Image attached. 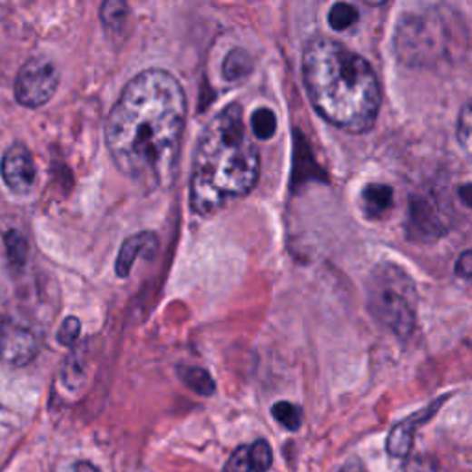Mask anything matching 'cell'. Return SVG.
I'll use <instances>...</instances> for the list:
<instances>
[{
  "mask_svg": "<svg viewBox=\"0 0 472 472\" xmlns=\"http://www.w3.org/2000/svg\"><path fill=\"white\" fill-rule=\"evenodd\" d=\"M187 124L185 91L172 73L132 78L109 111L105 143L113 162L144 192L173 185Z\"/></svg>",
  "mask_w": 472,
  "mask_h": 472,
  "instance_id": "obj_1",
  "label": "cell"
},
{
  "mask_svg": "<svg viewBox=\"0 0 472 472\" xmlns=\"http://www.w3.org/2000/svg\"><path fill=\"white\" fill-rule=\"evenodd\" d=\"M303 82L314 109L347 133L369 132L382 91L366 59L330 37H314L303 50Z\"/></svg>",
  "mask_w": 472,
  "mask_h": 472,
  "instance_id": "obj_2",
  "label": "cell"
},
{
  "mask_svg": "<svg viewBox=\"0 0 472 472\" xmlns=\"http://www.w3.org/2000/svg\"><path fill=\"white\" fill-rule=\"evenodd\" d=\"M261 153L248 137L239 103L223 107L203 128L191 173V209L212 216L259 183Z\"/></svg>",
  "mask_w": 472,
  "mask_h": 472,
  "instance_id": "obj_3",
  "label": "cell"
},
{
  "mask_svg": "<svg viewBox=\"0 0 472 472\" xmlns=\"http://www.w3.org/2000/svg\"><path fill=\"white\" fill-rule=\"evenodd\" d=\"M416 286L397 266H379L368 282V307L373 318L395 336L408 339L416 330Z\"/></svg>",
  "mask_w": 472,
  "mask_h": 472,
  "instance_id": "obj_4",
  "label": "cell"
},
{
  "mask_svg": "<svg viewBox=\"0 0 472 472\" xmlns=\"http://www.w3.org/2000/svg\"><path fill=\"white\" fill-rule=\"evenodd\" d=\"M452 28L443 14H406L397 25L395 52L408 65H430L447 55Z\"/></svg>",
  "mask_w": 472,
  "mask_h": 472,
  "instance_id": "obj_5",
  "label": "cell"
},
{
  "mask_svg": "<svg viewBox=\"0 0 472 472\" xmlns=\"http://www.w3.org/2000/svg\"><path fill=\"white\" fill-rule=\"evenodd\" d=\"M59 74L50 59L32 57L15 78V98L25 107H41L55 93Z\"/></svg>",
  "mask_w": 472,
  "mask_h": 472,
  "instance_id": "obj_6",
  "label": "cell"
},
{
  "mask_svg": "<svg viewBox=\"0 0 472 472\" xmlns=\"http://www.w3.org/2000/svg\"><path fill=\"white\" fill-rule=\"evenodd\" d=\"M448 229V220L441 205L428 194L413 196L409 200L408 234L416 242H432Z\"/></svg>",
  "mask_w": 472,
  "mask_h": 472,
  "instance_id": "obj_7",
  "label": "cell"
},
{
  "mask_svg": "<svg viewBox=\"0 0 472 472\" xmlns=\"http://www.w3.org/2000/svg\"><path fill=\"white\" fill-rule=\"evenodd\" d=\"M448 397H439L436 398L432 404H428L427 408L411 413L409 418L402 419L400 423H397L389 436H388V441H386V450L391 457H406L409 456L411 448H413V443H416V434L418 430L427 425L436 413L439 411V408L447 402Z\"/></svg>",
  "mask_w": 472,
  "mask_h": 472,
  "instance_id": "obj_8",
  "label": "cell"
},
{
  "mask_svg": "<svg viewBox=\"0 0 472 472\" xmlns=\"http://www.w3.org/2000/svg\"><path fill=\"white\" fill-rule=\"evenodd\" d=\"M5 183L15 194H28L37 182V168L30 150L25 144H14L6 150L0 164Z\"/></svg>",
  "mask_w": 472,
  "mask_h": 472,
  "instance_id": "obj_9",
  "label": "cell"
},
{
  "mask_svg": "<svg viewBox=\"0 0 472 472\" xmlns=\"http://www.w3.org/2000/svg\"><path fill=\"white\" fill-rule=\"evenodd\" d=\"M37 339L23 327L8 325L0 330V360L8 366L23 368L37 357Z\"/></svg>",
  "mask_w": 472,
  "mask_h": 472,
  "instance_id": "obj_10",
  "label": "cell"
},
{
  "mask_svg": "<svg viewBox=\"0 0 472 472\" xmlns=\"http://www.w3.org/2000/svg\"><path fill=\"white\" fill-rule=\"evenodd\" d=\"M157 251V236L153 232L133 234L123 244L121 253L116 259V273L118 277H128L135 261L139 257L152 259Z\"/></svg>",
  "mask_w": 472,
  "mask_h": 472,
  "instance_id": "obj_11",
  "label": "cell"
},
{
  "mask_svg": "<svg viewBox=\"0 0 472 472\" xmlns=\"http://www.w3.org/2000/svg\"><path fill=\"white\" fill-rule=\"evenodd\" d=\"M130 6L126 3H121V0H107L100 8L102 26L113 41L126 37V32L130 30Z\"/></svg>",
  "mask_w": 472,
  "mask_h": 472,
  "instance_id": "obj_12",
  "label": "cell"
},
{
  "mask_svg": "<svg viewBox=\"0 0 472 472\" xmlns=\"http://www.w3.org/2000/svg\"><path fill=\"white\" fill-rule=\"evenodd\" d=\"M393 205V189L382 183H371L362 191V209L371 220L382 218Z\"/></svg>",
  "mask_w": 472,
  "mask_h": 472,
  "instance_id": "obj_13",
  "label": "cell"
},
{
  "mask_svg": "<svg viewBox=\"0 0 472 472\" xmlns=\"http://www.w3.org/2000/svg\"><path fill=\"white\" fill-rule=\"evenodd\" d=\"M253 71V57L244 48H232L225 57L221 73L227 82H242Z\"/></svg>",
  "mask_w": 472,
  "mask_h": 472,
  "instance_id": "obj_14",
  "label": "cell"
},
{
  "mask_svg": "<svg viewBox=\"0 0 472 472\" xmlns=\"http://www.w3.org/2000/svg\"><path fill=\"white\" fill-rule=\"evenodd\" d=\"M5 244H6V257L8 262L14 270H23L26 261H28V241L26 236L15 229L8 231L5 236Z\"/></svg>",
  "mask_w": 472,
  "mask_h": 472,
  "instance_id": "obj_15",
  "label": "cell"
},
{
  "mask_svg": "<svg viewBox=\"0 0 472 472\" xmlns=\"http://www.w3.org/2000/svg\"><path fill=\"white\" fill-rule=\"evenodd\" d=\"M177 375H180L182 382L187 388H191L198 395L209 397L216 389V384H214L212 377L205 369H202V368H180V369H177Z\"/></svg>",
  "mask_w": 472,
  "mask_h": 472,
  "instance_id": "obj_16",
  "label": "cell"
},
{
  "mask_svg": "<svg viewBox=\"0 0 472 472\" xmlns=\"http://www.w3.org/2000/svg\"><path fill=\"white\" fill-rule=\"evenodd\" d=\"M271 416L275 418V421L280 427H284L290 432L300 430L301 423H303V409L300 406L291 404V402H286V400H280V402L273 404Z\"/></svg>",
  "mask_w": 472,
  "mask_h": 472,
  "instance_id": "obj_17",
  "label": "cell"
},
{
  "mask_svg": "<svg viewBox=\"0 0 472 472\" xmlns=\"http://www.w3.org/2000/svg\"><path fill=\"white\" fill-rule=\"evenodd\" d=\"M251 130L255 133L257 139L261 141H268L275 135L277 132V116L271 109L268 107H261L253 113L251 116Z\"/></svg>",
  "mask_w": 472,
  "mask_h": 472,
  "instance_id": "obj_18",
  "label": "cell"
},
{
  "mask_svg": "<svg viewBox=\"0 0 472 472\" xmlns=\"http://www.w3.org/2000/svg\"><path fill=\"white\" fill-rule=\"evenodd\" d=\"M456 130L463 152L472 159V98L461 107Z\"/></svg>",
  "mask_w": 472,
  "mask_h": 472,
  "instance_id": "obj_19",
  "label": "cell"
},
{
  "mask_svg": "<svg viewBox=\"0 0 472 472\" xmlns=\"http://www.w3.org/2000/svg\"><path fill=\"white\" fill-rule=\"evenodd\" d=\"M357 21H359V12L354 10V6L345 5V3L334 5L329 12V25L336 32H343V30L350 28Z\"/></svg>",
  "mask_w": 472,
  "mask_h": 472,
  "instance_id": "obj_20",
  "label": "cell"
},
{
  "mask_svg": "<svg viewBox=\"0 0 472 472\" xmlns=\"http://www.w3.org/2000/svg\"><path fill=\"white\" fill-rule=\"evenodd\" d=\"M250 459L253 472H266L273 463V452L268 441L259 439L250 447Z\"/></svg>",
  "mask_w": 472,
  "mask_h": 472,
  "instance_id": "obj_21",
  "label": "cell"
},
{
  "mask_svg": "<svg viewBox=\"0 0 472 472\" xmlns=\"http://www.w3.org/2000/svg\"><path fill=\"white\" fill-rule=\"evenodd\" d=\"M223 472H253L250 459V447H239L227 459Z\"/></svg>",
  "mask_w": 472,
  "mask_h": 472,
  "instance_id": "obj_22",
  "label": "cell"
},
{
  "mask_svg": "<svg viewBox=\"0 0 472 472\" xmlns=\"http://www.w3.org/2000/svg\"><path fill=\"white\" fill-rule=\"evenodd\" d=\"M80 332H82V325H80L78 318H67L57 330V339L62 345L71 347L80 338Z\"/></svg>",
  "mask_w": 472,
  "mask_h": 472,
  "instance_id": "obj_23",
  "label": "cell"
},
{
  "mask_svg": "<svg viewBox=\"0 0 472 472\" xmlns=\"http://www.w3.org/2000/svg\"><path fill=\"white\" fill-rule=\"evenodd\" d=\"M404 472H438V463L428 456H416L404 463Z\"/></svg>",
  "mask_w": 472,
  "mask_h": 472,
  "instance_id": "obj_24",
  "label": "cell"
},
{
  "mask_svg": "<svg viewBox=\"0 0 472 472\" xmlns=\"http://www.w3.org/2000/svg\"><path fill=\"white\" fill-rule=\"evenodd\" d=\"M456 275L461 279H472V250H467L459 255L456 262Z\"/></svg>",
  "mask_w": 472,
  "mask_h": 472,
  "instance_id": "obj_25",
  "label": "cell"
},
{
  "mask_svg": "<svg viewBox=\"0 0 472 472\" xmlns=\"http://www.w3.org/2000/svg\"><path fill=\"white\" fill-rule=\"evenodd\" d=\"M457 196H459V200H461L463 205H467V207L472 209V183L459 187V189H457Z\"/></svg>",
  "mask_w": 472,
  "mask_h": 472,
  "instance_id": "obj_26",
  "label": "cell"
},
{
  "mask_svg": "<svg viewBox=\"0 0 472 472\" xmlns=\"http://www.w3.org/2000/svg\"><path fill=\"white\" fill-rule=\"evenodd\" d=\"M339 472H366V467H364V463L360 461V459H349L341 468H339Z\"/></svg>",
  "mask_w": 472,
  "mask_h": 472,
  "instance_id": "obj_27",
  "label": "cell"
},
{
  "mask_svg": "<svg viewBox=\"0 0 472 472\" xmlns=\"http://www.w3.org/2000/svg\"><path fill=\"white\" fill-rule=\"evenodd\" d=\"M74 472H100L98 468H94L91 463H78Z\"/></svg>",
  "mask_w": 472,
  "mask_h": 472,
  "instance_id": "obj_28",
  "label": "cell"
}]
</instances>
